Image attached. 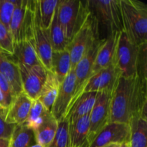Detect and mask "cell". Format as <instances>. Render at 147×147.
Instances as JSON below:
<instances>
[{
    "mask_svg": "<svg viewBox=\"0 0 147 147\" xmlns=\"http://www.w3.org/2000/svg\"><path fill=\"white\" fill-rule=\"evenodd\" d=\"M0 89L4 95V98H5L7 104L9 107V106L11 103L13 99L16 97V96L14 93V91H13L10 84L1 73H0Z\"/></svg>",
    "mask_w": 147,
    "mask_h": 147,
    "instance_id": "obj_33",
    "label": "cell"
},
{
    "mask_svg": "<svg viewBox=\"0 0 147 147\" xmlns=\"http://www.w3.org/2000/svg\"><path fill=\"white\" fill-rule=\"evenodd\" d=\"M48 147H70L69 123L65 118L57 121L55 134Z\"/></svg>",
    "mask_w": 147,
    "mask_h": 147,
    "instance_id": "obj_29",
    "label": "cell"
},
{
    "mask_svg": "<svg viewBox=\"0 0 147 147\" xmlns=\"http://www.w3.org/2000/svg\"><path fill=\"white\" fill-rule=\"evenodd\" d=\"M98 93L83 92L70 106L66 113L65 118L69 124L73 123L78 119L89 115L96 102Z\"/></svg>",
    "mask_w": 147,
    "mask_h": 147,
    "instance_id": "obj_17",
    "label": "cell"
},
{
    "mask_svg": "<svg viewBox=\"0 0 147 147\" xmlns=\"http://www.w3.org/2000/svg\"><path fill=\"white\" fill-rule=\"evenodd\" d=\"M76 90V75L71 69L59 87L57 98L50 111L53 117L59 121L65 118L71 104Z\"/></svg>",
    "mask_w": 147,
    "mask_h": 147,
    "instance_id": "obj_13",
    "label": "cell"
},
{
    "mask_svg": "<svg viewBox=\"0 0 147 147\" xmlns=\"http://www.w3.org/2000/svg\"><path fill=\"white\" fill-rule=\"evenodd\" d=\"M35 144L33 130L24 124L16 125L9 138V147H30Z\"/></svg>",
    "mask_w": 147,
    "mask_h": 147,
    "instance_id": "obj_25",
    "label": "cell"
},
{
    "mask_svg": "<svg viewBox=\"0 0 147 147\" xmlns=\"http://www.w3.org/2000/svg\"><path fill=\"white\" fill-rule=\"evenodd\" d=\"M99 37L97 23L89 9L86 19L67 45L71 60V69L75 68L93 41Z\"/></svg>",
    "mask_w": 147,
    "mask_h": 147,
    "instance_id": "obj_5",
    "label": "cell"
},
{
    "mask_svg": "<svg viewBox=\"0 0 147 147\" xmlns=\"http://www.w3.org/2000/svg\"><path fill=\"white\" fill-rule=\"evenodd\" d=\"M8 109V106L7 104L4 96L3 95L2 92H1V89H0V110L7 111Z\"/></svg>",
    "mask_w": 147,
    "mask_h": 147,
    "instance_id": "obj_34",
    "label": "cell"
},
{
    "mask_svg": "<svg viewBox=\"0 0 147 147\" xmlns=\"http://www.w3.org/2000/svg\"><path fill=\"white\" fill-rule=\"evenodd\" d=\"M89 11L88 1L61 0L57 4V18L65 36L70 42Z\"/></svg>",
    "mask_w": 147,
    "mask_h": 147,
    "instance_id": "obj_4",
    "label": "cell"
},
{
    "mask_svg": "<svg viewBox=\"0 0 147 147\" xmlns=\"http://www.w3.org/2000/svg\"><path fill=\"white\" fill-rule=\"evenodd\" d=\"M14 42L9 30L0 21V50L12 55Z\"/></svg>",
    "mask_w": 147,
    "mask_h": 147,
    "instance_id": "obj_30",
    "label": "cell"
},
{
    "mask_svg": "<svg viewBox=\"0 0 147 147\" xmlns=\"http://www.w3.org/2000/svg\"><path fill=\"white\" fill-rule=\"evenodd\" d=\"M123 31L136 46L147 42V6L136 0H120Z\"/></svg>",
    "mask_w": 147,
    "mask_h": 147,
    "instance_id": "obj_2",
    "label": "cell"
},
{
    "mask_svg": "<svg viewBox=\"0 0 147 147\" xmlns=\"http://www.w3.org/2000/svg\"><path fill=\"white\" fill-rule=\"evenodd\" d=\"M120 144H108L103 147H120Z\"/></svg>",
    "mask_w": 147,
    "mask_h": 147,
    "instance_id": "obj_36",
    "label": "cell"
},
{
    "mask_svg": "<svg viewBox=\"0 0 147 147\" xmlns=\"http://www.w3.org/2000/svg\"><path fill=\"white\" fill-rule=\"evenodd\" d=\"M112 94L109 93H98L96 102L89 115V146L100 131L110 123V106Z\"/></svg>",
    "mask_w": 147,
    "mask_h": 147,
    "instance_id": "obj_8",
    "label": "cell"
},
{
    "mask_svg": "<svg viewBox=\"0 0 147 147\" xmlns=\"http://www.w3.org/2000/svg\"><path fill=\"white\" fill-rule=\"evenodd\" d=\"M88 5L96 20L98 29L101 25L108 32L107 37L123 30L120 0L88 1Z\"/></svg>",
    "mask_w": 147,
    "mask_h": 147,
    "instance_id": "obj_3",
    "label": "cell"
},
{
    "mask_svg": "<svg viewBox=\"0 0 147 147\" xmlns=\"http://www.w3.org/2000/svg\"><path fill=\"white\" fill-rule=\"evenodd\" d=\"M11 56L17 64L28 66L42 65L36 53L33 37L14 43L13 55Z\"/></svg>",
    "mask_w": 147,
    "mask_h": 147,
    "instance_id": "obj_19",
    "label": "cell"
},
{
    "mask_svg": "<svg viewBox=\"0 0 147 147\" xmlns=\"http://www.w3.org/2000/svg\"><path fill=\"white\" fill-rule=\"evenodd\" d=\"M58 0H34L35 8L42 27L48 30L54 17Z\"/></svg>",
    "mask_w": 147,
    "mask_h": 147,
    "instance_id": "obj_27",
    "label": "cell"
},
{
    "mask_svg": "<svg viewBox=\"0 0 147 147\" xmlns=\"http://www.w3.org/2000/svg\"><path fill=\"white\" fill-rule=\"evenodd\" d=\"M129 123L110 122L96 136L89 147H103L111 144H122L130 139Z\"/></svg>",
    "mask_w": 147,
    "mask_h": 147,
    "instance_id": "obj_14",
    "label": "cell"
},
{
    "mask_svg": "<svg viewBox=\"0 0 147 147\" xmlns=\"http://www.w3.org/2000/svg\"><path fill=\"white\" fill-rule=\"evenodd\" d=\"M49 34H50V40L53 52L60 51L67 48L69 42L65 36L61 25L58 21L57 6L49 28Z\"/></svg>",
    "mask_w": 147,
    "mask_h": 147,
    "instance_id": "obj_26",
    "label": "cell"
},
{
    "mask_svg": "<svg viewBox=\"0 0 147 147\" xmlns=\"http://www.w3.org/2000/svg\"><path fill=\"white\" fill-rule=\"evenodd\" d=\"M120 147H129V142H123V143L121 144Z\"/></svg>",
    "mask_w": 147,
    "mask_h": 147,
    "instance_id": "obj_37",
    "label": "cell"
},
{
    "mask_svg": "<svg viewBox=\"0 0 147 147\" xmlns=\"http://www.w3.org/2000/svg\"><path fill=\"white\" fill-rule=\"evenodd\" d=\"M146 82L138 77H120L111 96L110 122L129 124L134 116L147 120Z\"/></svg>",
    "mask_w": 147,
    "mask_h": 147,
    "instance_id": "obj_1",
    "label": "cell"
},
{
    "mask_svg": "<svg viewBox=\"0 0 147 147\" xmlns=\"http://www.w3.org/2000/svg\"><path fill=\"white\" fill-rule=\"evenodd\" d=\"M129 147H147V120L134 116L129 122Z\"/></svg>",
    "mask_w": 147,
    "mask_h": 147,
    "instance_id": "obj_24",
    "label": "cell"
},
{
    "mask_svg": "<svg viewBox=\"0 0 147 147\" xmlns=\"http://www.w3.org/2000/svg\"><path fill=\"white\" fill-rule=\"evenodd\" d=\"M119 32H113L103 39L96 55L91 76L113 63Z\"/></svg>",
    "mask_w": 147,
    "mask_h": 147,
    "instance_id": "obj_16",
    "label": "cell"
},
{
    "mask_svg": "<svg viewBox=\"0 0 147 147\" xmlns=\"http://www.w3.org/2000/svg\"><path fill=\"white\" fill-rule=\"evenodd\" d=\"M22 91L32 100H36L47 78V70L42 65L28 66L18 64Z\"/></svg>",
    "mask_w": 147,
    "mask_h": 147,
    "instance_id": "obj_10",
    "label": "cell"
},
{
    "mask_svg": "<svg viewBox=\"0 0 147 147\" xmlns=\"http://www.w3.org/2000/svg\"><path fill=\"white\" fill-rule=\"evenodd\" d=\"M139 46H136L129 40L126 33L122 30L119 32L113 64L121 73V77H136Z\"/></svg>",
    "mask_w": 147,
    "mask_h": 147,
    "instance_id": "obj_7",
    "label": "cell"
},
{
    "mask_svg": "<svg viewBox=\"0 0 147 147\" xmlns=\"http://www.w3.org/2000/svg\"><path fill=\"white\" fill-rule=\"evenodd\" d=\"M30 147H42V146L41 145L38 144H35L32 145V146H30Z\"/></svg>",
    "mask_w": 147,
    "mask_h": 147,
    "instance_id": "obj_38",
    "label": "cell"
},
{
    "mask_svg": "<svg viewBox=\"0 0 147 147\" xmlns=\"http://www.w3.org/2000/svg\"><path fill=\"white\" fill-rule=\"evenodd\" d=\"M32 36L36 53L39 60L43 67L47 71L50 72L53 50L50 40L49 29L45 30L42 27L35 8V3H34V17H33Z\"/></svg>",
    "mask_w": 147,
    "mask_h": 147,
    "instance_id": "obj_12",
    "label": "cell"
},
{
    "mask_svg": "<svg viewBox=\"0 0 147 147\" xmlns=\"http://www.w3.org/2000/svg\"><path fill=\"white\" fill-rule=\"evenodd\" d=\"M57 127V121L48 113L44 121L34 131L36 143L42 147H48L52 143Z\"/></svg>",
    "mask_w": 147,
    "mask_h": 147,
    "instance_id": "obj_23",
    "label": "cell"
},
{
    "mask_svg": "<svg viewBox=\"0 0 147 147\" xmlns=\"http://www.w3.org/2000/svg\"><path fill=\"white\" fill-rule=\"evenodd\" d=\"M5 113L6 111L0 110V139H9L16 125L6 122Z\"/></svg>",
    "mask_w": 147,
    "mask_h": 147,
    "instance_id": "obj_32",
    "label": "cell"
},
{
    "mask_svg": "<svg viewBox=\"0 0 147 147\" xmlns=\"http://www.w3.org/2000/svg\"><path fill=\"white\" fill-rule=\"evenodd\" d=\"M0 73L8 81L17 96L22 91L19 66L10 55L0 50Z\"/></svg>",
    "mask_w": 147,
    "mask_h": 147,
    "instance_id": "obj_18",
    "label": "cell"
},
{
    "mask_svg": "<svg viewBox=\"0 0 147 147\" xmlns=\"http://www.w3.org/2000/svg\"><path fill=\"white\" fill-rule=\"evenodd\" d=\"M32 103V100L24 92L17 95L6 111V122L14 125L23 124L30 113Z\"/></svg>",
    "mask_w": 147,
    "mask_h": 147,
    "instance_id": "obj_15",
    "label": "cell"
},
{
    "mask_svg": "<svg viewBox=\"0 0 147 147\" xmlns=\"http://www.w3.org/2000/svg\"><path fill=\"white\" fill-rule=\"evenodd\" d=\"M103 40V39L100 37L96 39L73 69L76 75V90L70 106L83 93L86 83L91 76L96 55Z\"/></svg>",
    "mask_w": 147,
    "mask_h": 147,
    "instance_id": "obj_9",
    "label": "cell"
},
{
    "mask_svg": "<svg viewBox=\"0 0 147 147\" xmlns=\"http://www.w3.org/2000/svg\"><path fill=\"white\" fill-rule=\"evenodd\" d=\"M120 77V71L113 63L92 75L86 83L83 93L105 92L112 94L119 83Z\"/></svg>",
    "mask_w": 147,
    "mask_h": 147,
    "instance_id": "obj_11",
    "label": "cell"
},
{
    "mask_svg": "<svg viewBox=\"0 0 147 147\" xmlns=\"http://www.w3.org/2000/svg\"><path fill=\"white\" fill-rule=\"evenodd\" d=\"M71 70L70 53L67 48L60 51L53 52L50 72L55 75L60 84L64 80Z\"/></svg>",
    "mask_w": 147,
    "mask_h": 147,
    "instance_id": "obj_22",
    "label": "cell"
},
{
    "mask_svg": "<svg viewBox=\"0 0 147 147\" xmlns=\"http://www.w3.org/2000/svg\"><path fill=\"white\" fill-rule=\"evenodd\" d=\"M146 42L139 46L137 63H136V77L142 80H147L146 63H147V50Z\"/></svg>",
    "mask_w": 147,
    "mask_h": 147,
    "instance_id": "obj_31",
    "label": "cell"
},
{
    "mask_svg": "<svg viewBox=\"0 0 147 147\" xmlns=\"http://www.w3.org/2000/svg\"><path fill=\"white\" fill-rule=\"evenodd\" d=\"M34 0H17L9 24V31L15 43L32 36Z\"/></svg>",
    "mask_w": 147,
    "mask_h": 147,
    "instance_id": "obj_6",
    "label": "cell"
},
{
    "mask_svg": "<svg viewBox=\"0 0 147 147\" xmlns=\"http://www.w3.org/2000/svg\"><path fill=\"white\" fill-rule=\"evenodd\" d=\"M89 115H86L69 124L70 147H89Z\"/></svg>",
    "mask_w": 147,
    "mask_h": 147,
    "instance_id": "obj_20",
    "label": "cell"
},
{
    "mask_svg": "<svg viewBox=\"0 0 147 147\" xmlns=\"http://www.w3.org/2000/svg\"><path fill=\"white\" fill-rule=\"evenodd\" d=\"M0 147H9V139H0Z\"/></svg>",
    "mask_w": 147,
    "mask_h": 147,
    "instance_id": "obj_35",
    "label": "cell"
},
{
    "mask_svg": "<svg viewBox=\"0 0 147 147\" xmlns=\"http://www.w3.org/2000/svg\"><path fill=\"white\" fill-rule=\"evenodd\" d=\"M48 113H50V111L46 110L37 99L33 100L30 113L23 124L25 125L29 129L34 131L41 125Z\"/></svg>",
    "mask_w": 147,
    "mask_h": 147,
    "instance_id": "obj_28",
    "label": "cell"
},
{
    "mask_svg": "<svg viewBox=\"0 0 147 147\" xmlns=\"http://www.w3.org/2000/svg\"><path fill=\"white\" fill-rule=\"evenodd\" d=\"M60 85L55 75L51 72L47 71L46 80L37 99L42 103L45 109L50 112L57 98Z\"/></svg>",
    "mask_w": 147,
    "mask_h": 147,
    "instance_id": "obj_21",
    "label": "cell"
}]
</instances>
